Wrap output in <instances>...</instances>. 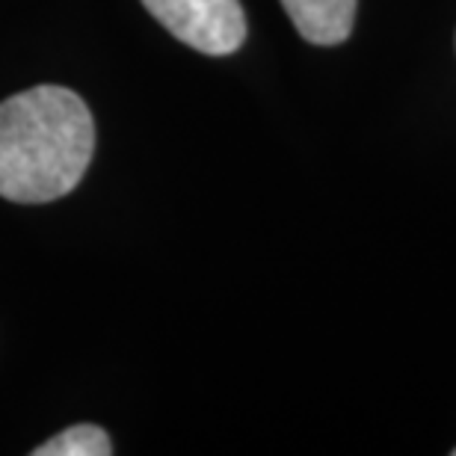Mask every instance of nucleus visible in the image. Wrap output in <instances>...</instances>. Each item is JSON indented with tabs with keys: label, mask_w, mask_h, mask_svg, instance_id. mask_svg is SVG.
I'll use <instances>...</instances> for the list:
<instances>
[{
	"label": "nucleus",
	"mask_w": 456,
	"mask_h": 456,
	"mask_svg": "<svg viewBox=\"0 0 456 456\" xmlns=\"http://www.w3.org/2000/svg\"><path fill=\"white\" fill-rule=\"evenodd\" d=\"M142 6L190 48L225 57L246 39L240 0H142Z\"/></svg>",
	"instance_id": "f03ea898"
},
{
	"label": "nucleus",
	"mask_w": 456,
	"mask_h": 456,
	"mask_svg": "<svg viewBox=\"0 0 456 456\" xmlns=\"http://www.w3.org/2000/svg\"><path fill=\"white\" fill-rule=\"evenodd\" d=\"M453 453H456V451H453Z\"/></svg>",
	"instance_id": "39448f33"
},
{
	"label": "nucleus",
	"mask_w": 456,
	"mask_h": 456,
	"mask_svg": "<svg viewBox=\"0 0 456 456\" xmlns=\"http://www.w3.org/2000/svg\"><path fill=\"white\" fill-rule=\"evenodd\" d=\"M95 151L86 102L66 86H33L0 104V196L42 205L71 193Z\"/></svg>",
	"instance_id": "f257e3e1"
},
{
	"label": "nucleus",
	"mask_w": 456,
	"mask_h": 456,
	"mask_svg": "<svg viewBox=\"0 0 456 456\" xmlns=\"http://www.w3.org/2000/svg\"><path fill=\"white\" fill-rule=\"evenodd\" d=\"M359 0H281L288 18L305 42L341 45L353 33Z\"/></svg>",
	"instance_id": "7ed1b4c3"
},
{
	"label": "nucleus",
	"mask_w": 456,
	"mask_h": 456,
	"mask_svg": "<svg viewBox=\"0 0 456 456\" xmlns=\"http://www.w3.org/2000/svg\"><path fill=\"white\" fill-rule=\"evenodd\" d=\"M113 442L102 427L95 424H77L62 430L60 436H53L36 448L33 456H110Z\"/></svg>",
	"instance_id": "20e7f679"
}]
</instances>
